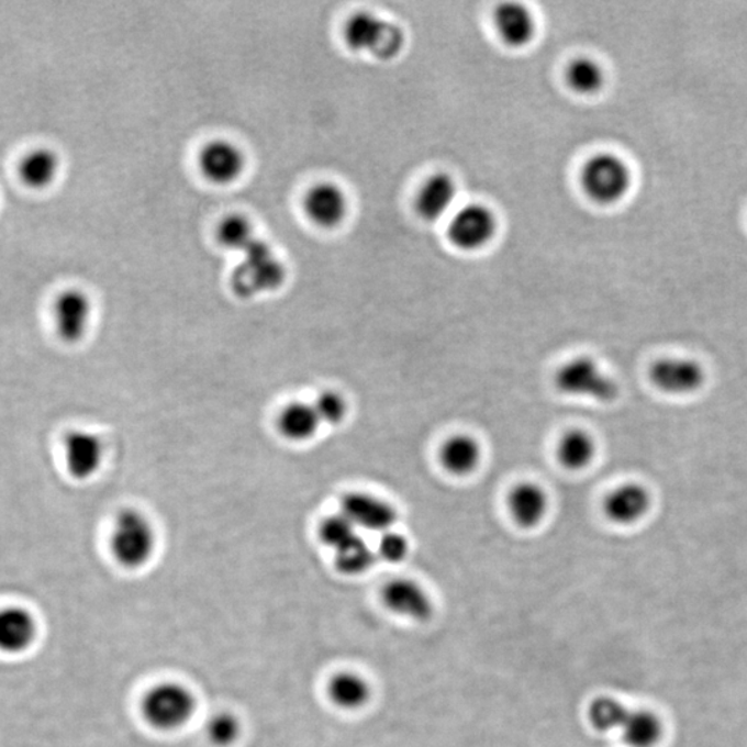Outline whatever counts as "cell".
Masks as SVG:
<instances>
[{"mask_svg":"<svg viewBox=\"0 0 747 747\" xmlns=\"http://www.w3.org/2000/svg\"><path fill=\"white\" fill-rule=\"evenodd\" d=\"M157 548V531L143 511L124 509L115 515L110 535L112 558L120 567L135 570L146 567Z\"/></svg>","mask_w":747,"mask_h":747,"instance_id":"obj_1","label":"cell"},{"mask_svg":"<svg viewBox=\"0 0 747 747\" xmlns=\"http://www.w3.org/2000/svg\"><path fill=\"white\" fill-rule=\"evenodd\" d=\"M231 286L239 298H254L279 290L287 280V268L280 255L264 238L238 255Z\"/></svg>","mask_w":747,"mask_h":747,"instance_id":"obj_2","label":"cell"},{"mask_svg":"<svg viewBox=\"0 0 747 747\" xmlns=\"http://www.w3.org/2000/svg\"><path fill=\"white\" fill-rule=\"evenodd\" d=\"M343 36L350 51L367 53L382 62L393 60L405 46L402 26L366 10L350 15Z\"/></svg>","mask_w":747,"mask_h":747,"instance_id":"obj_3","label":"cell"},{"mask_svg":"<svg viewBox=\"0 0 747 747\" xmlns=\"http://www.w3.org/2000/svg\"><path fill=\"white\" fill-rule=\"evenodd\" d=\"M144 722L161 733H174L190 723L197 712V698L190 688L163 681L144 693L141 704Z\"/></svg>","mask_w":747,"mask_h":747,"instance_id":"obj_4","label":"cell"},{"mask_svg":"<svg viewBox=\"0 0 747 747\" xmlns=\"http://www.w3.org/2000/svg\"><path fill=\"white\" fill-rule=\"evenodd\" d=\"M555 388L570 398L610 403L618 397V386L598 361L590 356H578L565 361L554 376Z\"/></svg>","mask_w":747,"mask_h":747,"instance_id":"obj_5","label":"cell"},{"mask_svg":"<svg viewBox=\"0 0 747 747\" xmlns=\"http://www.w3.org/2000/svg\"><path fill=\"white\" fill-rule=\"evenodd\" d=\"M581 185L591 200L613 204L627 194L632 174L622 158L613 154H597L584 165Z\"/></svg>","mask_w":747,"mask_h":747,"instance_id":"obj_6","label":"cell"},{"mask_svg":"<svg viewBox=\"0 0 747 747\" xmlns=\"http://www.w3.org/2000/svg\"><path fill=\"white\" fill-rule=\"evenodd\" d=\"M197 165L202 178L216 186L236 183L247 169L243 148L227 138H213L201 147Z\"/></svg>","mask_w":747,"mask_h":747,"instance_id":"obj_7","label":"cell"},{"mask_svg":"<svg viewBox=\"0 0 747 747\" xmlns=\"http://www.w3.org/2000/svg\"><path fill=\"white\" fill-rule=\"evenodd\" d=\"M498 232V219L490 208L468 204L453 212L448 222V238L457 248L477 250L486 247Z\"/></svg>","mask_w":747,"mask_h":747,"instance_id":"obj_8","label":"cell"},{"mask_svg":"<svg viewBox=\"0 0 747 747\" xmlns=\"http://www.w3.org/2000/svg\"><path fill=\"white\" fill-rule=\"evenodd\" d=\"M93 305L87 292L78 288L58 293L53 303V323L58 338L68 345L81 343L92 324Z\"/></svg>","mask_w":747,"mask_h":747,"instance_id":"obj_9","label":"cell"},{"mask_svg":"<svg viewBox=\"0 0 747 747\" xmlns=\"http://www.w3.org/2000/svg\"><path fill=\"white\" fill-rule=\"evenodd\" d=\"M64 462L75 480H89L99 473L105 458L104 443L94 432L69 431L63 442Z\"/></svg>","mask_w":747,"mask_h":747,"instance_id":"obj_10","label":"cell"},{"mask_svg":"<svg viewBox=\"0 0 747 747\" xmlns=\"http://www.w3.org/2000/svg\"><path fill=\"white\" fill-rule=\"evenodd\" d=\"M341 512L357 529L387 533L398 522V511L388 500L367 492H350L341 501Z\"/></svg>","mask_w":747,"mask_h":747,"instance_id":"obj_11","label":"cell"},{"mask_svg":"<svg viewBox=\"0 0 747 747\" xmlns=\"http://www.w3.org/2000/svg\"><path fill=\"white\" fill-rule=\"evenodd\" d=\"M706 371L701 363L685 357H667L650 368V381L661 392L684 397L702 389L706 382Z\"/></svg>","mask_w":747,"mask_h":747,"instance_id":"obj_12","label":"cell"},{"mask_svg":"<svg viewBox=\"0 0 747 747\" xmlns=\"http://www.w3.org/2000/svg\"><path fill=\"white\" fill-rule=\"evenodd\" d=\"M303 212L309 221L322 228H335L349 213V199L334 181H319L303 197Z\"/></svg>","mask_w":747,"mask_h":747,"instance_id":"obj_13","label":"cell"},{"mask_svg":"<svg viewBox=\"0 0 747 747\" xmlns=\"http://www.w3.org/2000/svg\"><path fill=\"white\" fill-rule=\"evenodd\" d=\"M382 601L389 611L411 621L425 622L434 613V604L417 581L400 578L388 581L382 589Z\"/></svg>","mask_w":747,"mask_h":747,"instance_id":"obj_14","label":"cell"},{"mask_svg":"<svg viewBox=\"0 0 747 747\" xmlns=\"http://www.w3.org/2000/svg\"><path fill=\"white\" fill-rule=\"evenodd\" d=\"M506 509L512 521L523 529H533L546 520L549 511V498L542 484L523 480L512 486L506 495Z\"/></svg>","mask_w":747,"mask_h":747,"instance_id":"obj_15","label":"cell"},{"mask_svg":"<svg viewBox=\"0 0 747 747\" xmlns=\"http://www.w3.org/2000/svg\"><path fill=\"white\" fill-rule=\"evenodd\" d=\"M653 498L639 483H623L613 489L604 501V512L617 525H634L648 514Z\"/></svg>","mask_w":747,"mask_h":747,"instance_id":"obj_16","label":"cell"},{"mask_svg":"<svg viewBox=\"0 0 747 747\" xmlns=\"http://www.w3.org/2000/svg\"><path fill=\"white\" fill-rule=\"evenodd\" d=\"M457 194V183L450 175L435 174L421 187L415 208L424 221L437 222L453 215Z\"/></svg>","mask_w":747,"mask_h":747,"instance_id":"obj_17","label":"cell"},{"mask_svg":"<svg viewBox=\"0 0 747 747\" xmlns=\"http://www.w3.org/2000/svg\"><path fill=\"white\" fill-rule=\"evenodd\" d=\"M494 26L505 45L525 47L536 35V20L523 3H501L494 12Z\"/></svg>","mask_w":747,"mask_h":747,"instance_id":"obj_18","label":"cell"},{"mask_svg":"<svg viewBox=\"0 0 747 747\" xmlns=\"http://www.w3.org/2000/svg\"><path fill=\"white\" fill-rule=\"evenodd\" d=\"M482 458V445L477 437L469 434L447 437L439 450L442 467L457 478H467L477 471Z\"/></svg>","mask_w":747,"mask_h":747,"instance_id":"obj_19","label":"cell"},{"mask_svg":"<svg viewBox=\"0 0 747 747\" xmlns=\"http://www.w3.org/2000/svg\"><path fill=\"white\" fill-rule=\"evenodd\" d=\"M36 635V624L23 607L0 610V653L19 655L31 647Z\"/></svg>","mask_w":747,"mask_h":747,"instance_id":"obj_20","label":"cell"},{"mask_svg":"<svg viewBox=\"0 0 747 747\" xmlns=\"http://www.w3.org/2000/svg\"><path fill=\"white\" fill-rule=\"evenodd\" d=\"M322 425L313 403L292 402L287 404L277 417L280 435L293 443L313 439Z\"/></svg>","mask_w":747,"mask_h":747,"instance_id":"obj_21","label":"cell"},{"mask_svg":"<svg viewBox=\"0 0 747 747\" xmlns=\"http://www.w3.org/2000/svg\"><path fill=\"white\" fill-rule=\"evenodd\" d=\"M597 456V442L589 432L572 428L565 432L557 445V458L568 471H583Z\"/></svg>","mask_w":747,"mask_h":747,"instance_id":"obj_22","label":"cell"},{"mask_svg":"<svg viewBox=\"0 0 747 747\" xmlns=\"http://www.w3.org/2000/svg\"><path fill=\"white\" fill-rule=\"evenodd\" d=\"M327 691L331 702L343 710L365 707L371 698L370 684L355 671L336 672L328 682Z\"/></svg>","mask_w":747,"mask_h":747,"instance_id":"obj_23","label":"cell"},{"mask_svg":"<svg viewBox=\"0 0 747 747\" xmlns=\"http://www.w3.org/2000/svg\"><path fill=\"white\" fill-rule=\"evenodd\" d=\"M60 170V159L53 149L37 147L21 159L19 174L21 180L31 189H45L56 180Z\"/></svg>","mask_w":747,"mask_h":747,"instance_id":"obj_24","label":"cell"},{"mask_svg":"<svg viewBox=\"0 0 747 747\" xmlns=\"http://www.w3.org/2000/svg\"><path fill=\"white\" fill-rule=\"evenodd\" d=\"M255 224L243 213L224 216L216 227V242L224 249L242 255L258 242Z\"/></svg>","mask_w":747,"mask_h":747,"instance_id":"obj_25","label":"cell"},{"mask_svg":"<svg viewBox=\"0 0 747 747\" xmlns=\"http://www.w3.org/2000/svg\"><path fill=\"white\" fill-rule=\"evenodd\" d=\"M621 733L629 747H654L664 735V725L650 710H629Z\"/></svg>","mask_w":747,"mask_h":747,"instance_id":"obj_26","label":"cell"},{"mask_svg":"<svg viewBox=\"0 0 747 747\" xmlns=\"http://www.w3.org/2000/svg\"><path fill=\"white\" fill-rule=\"evenodd\" d=\"M377 553H374L368 544L357 536L343 548L335 551V567L339 573L346 576H359L374 567Z\"/></svg>","mask_w":747,"mask_h":747,"instance_id":"obj_27","label":"cell"},{"mask_svg":"<svg viewBox=\"0 0 747 747\" xmlns=\"http://www.w3.org/2000/svg\"><path fill=\"white\" fill-rule=\"evenodd\" d=\"M567 82L576 93L594 94L604 87V69L592 58H576L567 69Z\"/></svg>","mask_w":747,"mask_h":747,"instance_id":"obj_28","label":"cell"},{"mask_svg":"<svg viewBox=\"0 0 747 747\" xmlns=\"http://www.w3.org/2000/svg\"><path fill=\"white\" fill-rule=\"evenodd\" d=\"M629 709L615 698L602 696L591 703L590 722L602 733L621 731L628 716Z\"/></svg>","mask_w":747,"mask_h":747,"instance_id":"obj_29","label":"cell"},{"mask_svg":"<svg viewBox=\"0 0 747 747\" xmlns=\"http://www.w3.org/2000/svg\"><path fill=\"white\" fill-rule=\"evenodd\" d=\"M319 536L325 546L336 549L343 548L357 536V527L346 517L343 512L325 517L320 525Z\"/></svg>","mask_w":747,"mask_h":747,"instance_id":"obj_30","label":"cell"},{"mask_svg":"<svg viewBox=\"0 0 747 747\" xmlns=\"http://www.w3.org/2000/svg\"><path fill=\"white\" fill-rule=\"evenodd\" d=\"M239 735H242V723L232 713H218L207 724V736L213 746H232L239 739Z\"/></svg>","mask_w":747,"mask_h":747,"instance_id":"obj_31","label":"cell"},{"mask_svg":"<svg viewBox=\"0 0 747 747\" xmlns=\"http://www.w3.org/2000/svg\"><path fill=\"white\" fill-rule=\"evenodd\" d=\"M313 405L322 424L339 425L348 417V402L343 393L333 391V389L320 393Z\"/></svg>","mask_w":747,"mask_h":747,"instance_id":"obj_32","label":"cell"},{"mask_svg":"<svg viewBox=\"0 0 747 747\" xmlns=\"http://www.w3.org/2000/svg\"><path fill=\"white\" fill-rule=\"evenodd\" d=\"M410 553L408 537L397 531L382 533L381 540L378 543L377 555L389 564L402 562Z\"/></svg>","mask_w":747,"mask_h":747,"instance_id":"obj_33","label":"cell"}]
</instances>
